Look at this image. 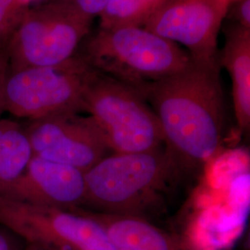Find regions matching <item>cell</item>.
<instances>
[{
	"instance_id": "1",
	"label": "cell",
	"mask_w": 250,
	"mask_h": 250,
	"mask_svg": "<svg viewBox=\"0 0 250 250\" xmlns=\"http://www.w3.org/2000/svg\"><path fill=\"white\" fill-rule=\"evenodd\" d=\"M219 66L192 61L180 72L135 87L151 104L166 148L178 166H201L222 143L224 103Z\"/></svg>"
},
{
	"instance_id": "2",
	"label": "cell",
	"mask_w": 250,
	"mask_h": 250,
	"mask_svg": "<svg viewBox=\"0 0 250 250\" xmlns=\"http://www.w3.org/2000/svg\"><path fill=\"white\" fill-rule=\"evenodd\" d=\"M177 166L167 148L111 152L84 172L86 193L83 208L139 216Z\"/></svg>"
},
{
	"instance_id": "3",
	"label": "cell",
	"mask_w": 250,
	"mask_h": 250,
	"mask_svg": "<svg viewBox=\"0 0 250 250\" xmlns=\"http://www.w3.org/2000/svg\"><path fill=\"white\" fill-rule=\"evenodd\" d=\"M83 57L97 71L134 87L170 76L193 61L183 47L142 26L99 27Z\"/></svg>"
},
{
	"instance_id": "4",
	"label": "cell",
	"mask_w": 250,
	"mask_h": 250,
	"mask_svg": "<svg viewBox=\"0 0 250 250\" xmlns=\"http://www.w3.org/2000/svg\"><path fill=\"white\" fill-rule=\"evenodd\" d=\"M83 111L98 125L109 149L117 153L161 148V125L139 90L97 72L86 89Z\"/></svg>"
},
{
	"instance_id": "5",
	"label": "cell",
	"mask_w": 250,
	"mask_h": 250,
	"mask_svg": "<svg viewBox=\"0 0 250 250\" xmlns=\"http://www.w3.org/2000/svg\"><path fill=\"white\" fill-rule=\"evenodd\" d=\"M92 21L67 0L28 7L7 45L9 70L68 62L89 34Z\"/></svg>"
},
{
	"instance_id": "6",
	"label": "cell",
	"mask_w": 250,
	"mask_h": 250,
	"mask_svg": "<svg viewBox=\"0 0 250 250\" xmlns=\"http://www.w3.org/2000/svg\"><path fill=\"white\" fill-rule=\"evenodd\" d=\"M97 72L78 55L58 66L9 70L5 111L26 122L83 111L85 92Z\"/></svg>"
},
{
	"instance_id": "7",
	"label": "cell",
	"mask_w": 250,
	"mask_h": 250,
	"mask_svg": "<svg viewBox=\"0 0 250 250\" xmlns=\"http://www.w3.org/2000/svg\"><path fill=\"white\" fill-rule=\"evenodd\" d=\"M0 224L26 244L55 250H115L103 228L80 208L30 205L0 197Z\"/></svg>"
},
{
	"instance_id": "8",
	"label": "cell",
	"mask_w": 250,
	"mask_h": 250,
	"mask_svg": "<svg viewBox=\"0 0 250 250\" xmlns=\"http://www.w3.org/2000/svg\"><path fill=\"white\" fill-rule=\"evenodd\" d=\"M230 6L225 0H166L143 27L184 46L197 62L219 64L218 36Z\"/></svg>"
},
{
	"instance_id": "9",
	"label": "cell",
	"mask_w": 250,
	"mask_h": 250,
	"mask_svg": "<svg viewBox=\"0 0 250 250\" xmlns=\"http://www.w3.org/2000/svg\"><path fill=\"white\" fill-rule=\"evenodd\" d=\"M23 125L34 156L83 172L112 152L93 119L79 112L60 113Z\"/></svg>"
},
{
	"instance_id": "10",
	"label": "cell",
	"mask_w": 250,
	"mask_h": 250,
	"mask_svg": "<svg viewBox=\"0 0 250 250\" xmlns=\"http://www.w3.org/2000/svg\"><path fill=\"white\" fill-rule=\"evenodd\" d=\"M85 193L83 170L34 156L18 180L0 197L72 210L83 207Z\"/></svg>"
},
{
	"instance_id": "11",
	"label": "cell",
	"mask_w": 250,
	"mask_h": 250,
	"mask_svg": "<svg viewBox=\"0 0 250 250\" xmlns=\"http://www.w3.org/2000/svg\"><path fill=\"white\" fill-rule=\"evenodd\" d=\"M103 228L115 250H180L178 242L140 216L111 214L80 208Z\"/></svg>"
},
{
	"instance_id": "12",
	"label": "cell",
	"mask_w": 250,
	"mask_h": 250,
	"mask_svg": "<svg viewBox=\"0 0 250 250\" xmlns=\"http://www.w3.org/2000/svg\"><path fill=\"white\" fill-rule=\"evenodd\" d=\"M220 62L232 81V99L238 127L250 126V30L237 24L229 28Z\"/></svg>"
},
{
	"instance_id": "13",
	"label": "cell",
	"mask_w": 250,
	"mask_h": 250,
	"mask_svg": "<svg viewBox=\"0 0 250 250\" xmlns=\"http://www.w3.org/2000/svg\"><path fill=\"white\" fill-rule=\"evenodd\" d=\"M33 157L23 124L0 119V196L18 180Z\"/></svg>"
},
{
	"instance_id": "14",
	"label": "cell",
	"mask_w": 250,
	"mask_h": 250,
	"mask_svg": "<svg viewBox=\"0 0 250 250\" xmlns=\"http://www.w3.org/2000/svg\"><path fill=\"white\" fill-rule=\"evenodd\" d=\"M166 0H111L103 10L100 28L144 26Z\"/></svg>"
},
{
	"instance_id": "15",
	"label": "cell",
	"mask_w": 250,
	"mask_h": 250,
	"mask_svg": "<svg viewBox=\"0 0 250 250\" xmlns=\"http://www.w3.org/2000/svg\"><path fill=\"white\" fill-rule=\"evenodd\" d=\"M28 7L23 0H0V47H7Z\"/></svg>"
},
{
	"instance_id": "16",
	"label": "cell",
	"mask_w": 250,
	"mask_h": 250,
	"mask_svg": "<svg viewBox=\"0 0 250 250\" xmlns=\"http://www.w3.org/2000/svg\"><path fill=\"white\" fill-rule=\"evenodd\" d=\"M81 13L91 19L100 16L111 0H67Z\"/></svg>"
},
{
	"instance_id": "17",
	"label": "cell",
	"mask_w": 250,
	"mask_h": 250,
	"mask_svg": "<svg viewBox=\"0 0 250 250\" xmlns=\"http://www.w3.org/2000/svg\"><path fill=\"white\" fill-rule=\"evenodd\" d=\"M25 242L0 224V250H23Z\"/></svg>"
},
{
	"instance_id": "18",
	"label": "cell",
	"mask_w": 250,
	"mask_h": 250,
	"mask_svg": "<svg viewBox=\"0 0 250 250\" xmlns=\"http://www.w3.org/2000/svg\"><path fill=\"white\" fill-rule=\"evenodd\" d=\"M9 72L7 47H0V117L5 111V87Z\"/></svg>"
},
{
	"instance_id": "19",
	"label": "cell",
	"mask_w": 250,
	"mask_h": 250,
	"mask_svg": "<svg viewBox=\"0 0 250 250\" xmlns=\"http://www.w3.org/2000/svg\"><path fill=\"white\" fill-rule=\"evenodd\" d=\"M232 4V16L236 24L250 30V0H238Z\"/></svg>"
},
{
	"instance_id": "20",
	"label": "cell",
	"mask_w": 250,
	"mask_h": 250,
	"mask_svg": "<svg viewBox=\"0 0 250 250\" xmlns=\"http://www.w3.org/2000/svg\"><path fill=\"white\" fill-rule=\"evenodd\" d=\"M23 250H55L51 249H47L45 247H41V246H37V245H33V244H26L25 243V247Z\"/></svg>"
},
{
	"instance_id": "21",
	"label": "cell",
	"mask_w": 250,
	"mask_h": 250,
	"mask_svg": "<svg viewBox=\"0 0 250 250\" xmlns=\"http://www.w3.org/2000/svg\"><path fill=\"white\" fill-rule=\"evenodd\" d=\"M33 1H35V0H23V2L26 4L27 6H29V5H30V3H31V2H33Z\"/></svg>"
},
{
	"instance_id": "22",
	"label": "cell",
	"mask_w": 250,
	"mask_h": 250,
	"mask_svg": "<svg viewBox=\"0 0 250 250\" xmlns=\"http://www.w3.org/2000/svg\"><path fill=\"white\" fill-rule=\"evenodd\" d=\"M225 1H227L228 3H230V4L232 5V3H234V2H236V1H238V0H225Z\"/></svg>"
}]
</instances>
